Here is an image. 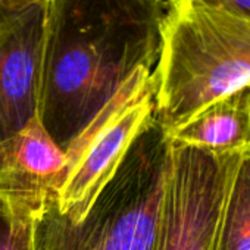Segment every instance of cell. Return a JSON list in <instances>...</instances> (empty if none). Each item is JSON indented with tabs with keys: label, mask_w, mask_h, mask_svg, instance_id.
<instances>
[{
	"label": "cell",
	"mask_w": 250,
	"mask_h": 250,
	"mask_svg": "<svg viewBox=\"0 0 250 250\" xmlns=\"http://www.w3.org/2000/svg\"><path fill=\"white\" fill-rule=\"evenodd\" d=\"M159 0H49L37 115L65 149L140 68H156Z\"/></svg>",
	"instance_id": "6da1fadb"
},
{
	"label": "cell",
	"mask_w": 250,
	"mask_h": 250,
	"mask_svg": "<svg viewBox=\"0 0 250 250\" xmlns=\"http://www.w3.org/2000/svg\"><path fill=\"white\" fill-rule=\"evenodd\" d=\"M155 115L171 131L250 84V20L202 0H175L162 24Z\"/></svg>",
	"instance_id": "7a4b0ae2"
},
{
	"label": "cell",
	"mask_w": 250,
	"mask_h": 250,
	"mask_svg": "<svg viewBox=\"0 0 250 250\" xmlns=\"http://www.w3.org/2000/svg\"><path fill=\"white\" fill-rule=\"evenodd\" d=\"M169 162L171 140L153 115L81 222L59 215L55 196L43 202L31 250H156Z\"/></svg>",
	"instance_id": "3957f363"
},
{
	"label": "cell",
	"mask_w": 250,
	"mask_h": 250,
	"mask_svg": "<svg viewBox=\"0 0 250 250\" xmlns=\"http://www.w3.org/2000/svg\"><path fill=\"white\" fill-rule=\"evenodd\" d=\"M155 69H137L63 149L66 167L56 190L59 215L81 222L118 172L155 115Z\"/></svg>",
	"instance_id": "277c9868"
},
{
	"label": "cell",
	"mask_w": 250,
	"mask_h": 250,
	"mask_svg": "<svg viewBox=\"0 0 250 250\" xmlns=\"http://www.w3.org/2000/svg\"><path fill=\"white\" fill-rule=\"evenodd\" d=\"M240 155L171 142L156 250H216L221 213Z\"/></svg>",
	"instance_id": "5b68a950"
},
{
	"label": "cell",
	"mask_w": 250,
	"mask_h": 250,
	"mask_svg": "<svg viewBox=\"0 0 250 250\" xmlns=\"http://www.w3.org/2000/svg\"><path fill=\"white\" fill-rule=\"evenodd\" d=\"M49 0H0V142L39 110Z\"/></svg>",
	"instance_id": "8992f818"
},
{
	"label": "cell",
	"mask_w": 250,
	"mask_h": 250,
	"mask_svg": "<svg viewBox=\"0 0 250 250\" xmlns=\"http://www.w3.org/2000/svg\"><path fill=\"white\" fill-rule=\"evenodd\" d=\"M66 167L65 150L52 139L39 115L0 142V190L56 196Z\"/></svg>",
	"instance_id": "52a82bcc"
},
{
	"label": "cell",
	"mask_w": 250,
	"mask_h": 250,
	"mask_svg": "<svg viewBox=\"0 0 250 250\" xmlns=\"http://www.w3.org/2000/svg\"><path fill=\"white\" fill-rule=\"evenodd\" d=\"M174 143L216 153H241L250 147V84L205 106L171 131Z\"/></svg>",
	"instance_id": "ba28073f"
},
{
	"label": "cell",
	"mask_w": 250,
	"mask_h": 250,
	"mask_svg": "<svg viewBox=\"0 0 250 250\" xmlns=\"http://www.w3.org/2000/svg\"><path fill=\"white\" fill-rule=\"evenodd\" d=\"M216 250H250V147L241 152L227 190Z\"/></svg>",
	"instance_id": "9c48e42d"
},
{
	"label": "cell",
	"mask_w": 250,
	"mask_h": 250,
	"mask_svg": "<svg viewBox=\"0 0 250 250\" xmlns=\"http://www.w3.org/2000/svg\"><path fill=\"white\" fill-rule=\"evenodd\" d=\"M47 197L0 190V250H31L33 219Z\"/></svg>",
	"instance_id": "30bf717a"
},
{
	"label": "cell",
	"mask_w": 250,
	"mask_h": 250,
	"mask_svg": "<svg viewBox=\"0 0 250 250\" xmlns=\"http://www.w3.org/2000/svg\"><path fill=\"white\" fill-rule=\"evenodd\" d=\"M202 2L232 15L250 20V0H202Z\"/></svg>",
	"instance_id": "8fae6325"
},
{
	"label": "cell",
	"mask_w": 250,
	"mask_h": 250,
	"mask_svg": "<svg viewBox=\"0 0 250 250\" xmlns=\"http://www.w3.org/2000/svg\"><path fill=\"white\" fill-rule=\"evenodd\" d=\"M159 2H164V3H167V5H171V3L175 2V0H159Z\"/></svg>",
	"instance_id": "7c38bea8"
}]
</instances>
